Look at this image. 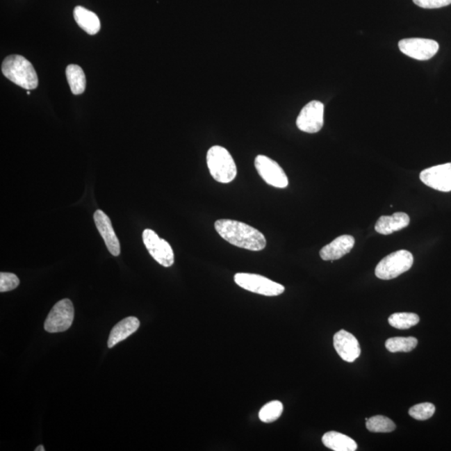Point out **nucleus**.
Here are the masks:
<instances>
[{
  "mask_svg": "<svg viewBox=\"0 0 451 451\" xmlns=\"http://www.w3.org/2000/svg\"><path fill=\"white\" fill-rule=\"evenodd\" d=\"M218 234L231 245L250 251H262L266 247L264 235L252 226L231 219H221L215 222Z\"/></svg>",
  "mask_w": 451,
  "mask_h": 451,
  "instance_id": "1",
  "label": "nucleus"
},
{
  "mask_svg": "<svg viewBox=\"0 0 451 451\" xmlns=\"http://www.w3.org/2000/svg\"><path fill=\"white\" fill-rule=\"evenodd\" d=\"M3 76L22 88L31 90L38 86V76L34 66L22 56H10L2 64Z\"/></svg>",
  "mask_w": 451,
  "mask_h": 451,
  "instance_id": "2",
  "label": "nucleus"
},
{
  "mask_svg": "<svg viewBox=\"0 0 451 451\" xmlns=\"http://www.w3.org/2000/svg\"><path fill=\"white\" fill-rule=\"evenodd\" d=\"M211 175L220 183H230L237 177L238 169L233 156L226 148L214 146L206 154Z\"/></svg>",
  "mask_w": 451,
  "mask_h": 451,
  "instance_id": "3",
  "label": "nucleus"
},
{
  "mask_svg": "<svg viewBox=\"0 0 451 451\" xmlns=\"http://www.w3.org/2000/svg\"><path fill=\"white\" fill-rule=\"evenodd\" d=\"M413 263V256L411 252L407 250L392 252L380 261L375 268V275L382 280L394 279L409 271Z\"/></svg>",
  "mask_w": 451,
  "mask_h": 451,
  "instance_id": "4",
  "label": "nucleus"
},
{
  "mask_svg": "<svg viewBox=\"0 0 451 451\" xmlns=\"http://www.w3.org/2000/svg\"><path fill=\"white\" fill-rule=\"evenodd\" d=\"M235 283L245 290L258 295L272 297L282 295L285 288L282 284L274 282L263 276L239 272L234 276Z\"/></svg>",
  "mask_w": 451,
  "mask_h": 451,
  "instance_id": "5",
  "label": "nucleus"
},
{
  "mask_svg": "<svg viewBox=\"0 0 451 451\" xmlns=\"http://www.w3.org/2000/svg\"><path fill=\"white\" fill-rule=\"evenodd\" d=\"M74 317L72 302L62 300L54 306L44 322V329L49 333H61L69 329Z\"/></svg>",
  "mask_w": 451,
  "mask_h": 451,
  "instance_id": "6",
  "label": "nucleus"
},
{
  "mask_svg": "<svg viewBox=\"0 0 451 451\" xmlns=\"http://www.w3.org/2000/svg\"><path fill=\"white\" fill-rule=\"evenodd\" d=\"M255 167L265 183L277 188L288 187V179L284 169L275 161L263 155L256 157Z\"/></svg>",
  "mask_w": 451,
  "mask_h": 451,
  "instance_id": "7",
  "label": "nucleus"
},
{
  "mask_svg": "<svg viewBox=\"0 0 451 451\" xmlns=\"http://www.w3.org/2000/svg\"><path fill=\"white\" fill-rule=\"evenodd\" d=\"M142 238L149 254L157 263L165 268L172 266L174 252L171 245L165 240L160 238L159 236L151 229L144 230Z\"/></svg>",
  "mask_w": 451,
  "mask_h": 451,
  "instance_id": "8",
  "label": "nucleus"
},
{
  "mask_svg": "<svg viewBox=\"0 0 451 451\" xmlns=\"http://www.w3.org/2000/svg\"><path fill=\"white\" fill-rule=\"evenodd\" d=\"M325 106L322 102L313 101L302 109L296 124L297 128L307 133H317L324 126Z\"/></svg>",
  "mask_w": 451,
  "mask_h": 451,
  "instance_id": "9",
  "label": "nucleus"
},
{
  "mask_svg": "<svg viewBox=\"0 0 451 451\" xmlns=\"http://www.w3.org/2000/svg\"><path fill=\"white\" fill-rule=\"evenodd\" d=\"M399 49L405 56L418 60H428L436 55L438 44L436 40L422 38L404 39Z\"/></svg>",
  "mask_w": 451,
  "mask_h": 451,
  "instance_id": "10",
  "label": "nucleus"
},
{
  "mask_svg": "<svg viewBox=\"0 0 451 451\" xmlns=\"http://www.w3.org/2000/svg\"><path fill=\"white\" fill-rule=\"evenodd\" d=\"M422 183L437 191L451 192V163L434 165L420 175Z\"/></svg>",
  "mask_w": 451,
  "mask_h": 451,
  "instance_id": "11",
  "label": "nucleus"
},
{
  "mask_svg": "<svg viewBox=\"0 0 451 451\" xmlns=\"http://www.w3.org/2000/svg\"><path fill=\"white\" fill-rule=\"evenodd\" d=\"M334 346L338 354L346 362L355 361L361 354L358 339L346 330L343 329L335 334Z\"/></svg>",
  "mask_w": 451,
  "mask_h": 451,
  "instance_id": "12",
  "label": "nucleus"
},
{
  "mask_svg": "<svg viewBox=\"0 0 451 451\" xmlns=\"http://www.w3.org/2000/svg\"><path fill=\"white\" fill-rule=\"evenodd\" d=\"M94 221L99 233L104 239L107 249L113 256H118L121 254V245H120L110 218L101 210H97L94 213Z\"/></svg>",
  "mask_w": 451,
  "mask_h": 451,
  "instance_id": "13",
  "label": "nucleus"
},
{
  "mask_svg": "<svg viewBox=\"0 0 451 451\" xmlns=\"http://www.w3.org/2000/svg\"><path fill=\"white\" fill-rule=\"evenodd\" d=\"M354 243L355 240L353 236L342 235L341 237L335 238L328 245L322 247L320 255L322 260L333 262V261L341 259L343 256L349 254L353 249Z\"/></svg>",
  "mask_w": 451,
  "mask_h": 451,
  "instance_id": "14",
  "label": "nucleus"
},
{
  "mask_svg": "<svg viewBox=\"0 0 451 451\" xmlns=\"http://www.w3.org/2000/svg\"><path fill=\"white\" fill-rule=\"evenodd\" d=\"M409 217L404 213H395L392 216H382L375 224V231L382 235H390L405 229L409 224Z\"/></svg>",
  "mask_w": 451,
  "mask_h": 451,
  "instance_id": "15",
  "label": "nucleus"
},
{
  "mask_svg": "<svg viewBox=\"0 0 451 451\" xmlns=\"http://www.w3.org/2000/svg\"><path fill=\"white\" fill-rule=\"evenodd\" d=\"M140 327V321L136 317H127L123 320L119 322L114 327L110 334L108 339V347L110 349L113 347L118 343L125 341L130 337L132 334L138 331Z\"/></svg>",
  "mask_w": 451,
  "mask_h": 451,
  "instance_id": "16",
  "label": "nucleus"
},
{
  "mask_svg": "<svg viewBox=\"0 0 451 451\" xmlns=\"http://www.w3.org/2000/svg\"><path fill=\"white\" fill-rule=\"evenodd\" d=\"M74 18L79 26L87 34L97 35L101 30V22L98 16L92 11L86 10L82 6H77L74 10Z\"/></svg>",
  "mask_w": 451,
  "mask_h": 451,
  "instance_id": "17",
  "label": "nucleus"
},
{
  "mask_svg": "<svg viewBox=\"0 0 451 451\" xmlns=\"http://www.w3.org/2000/svg\"><path fill=\"white\" fill-rule=\"evenodd\" d=\"M322 441L327 448L334 451H354L358 448L353 438L336 432L325 434Z\"/></svg>",
  "mask_w": 451,
  "mask_h": 451,
  "instance_id": "18",
  "label": "nucleus"
},
{
  "mask_svg": "<svg viewBox=\"0 0 451 451\" xmlns=\"http://www.w3.org/2000/svg\"><path fill=\"white\" fill-rule=\"evenodd\" d=\"M65 74L70 90L74 95H81L85 92V76L80 66L77 65H68Z\"/></svg>",
  "mask_w": 451,
  "mask_h": 451,
  "instance_id": "19",
  "label": "nucleus"
},
{
  "mask_svg": "<svg viewBox=\"0 0 451 451\" xmlns=\"http://www.w3.org/2000/svg\"><path fill=\"white\" fill-rule=\"evenodd\" d=\"M419 322L420 317L412 313H396L388 318V324L398 329H411Z\"/></svg>",
  "mask_w": 451,
  "mask_h": 451,
  "instance_id": "20",
  "label": "nucleus"
},
{
  "mask_svg": "<svg viewBox=\"0 0 451 451\" xmlns=\"http://www.w3.org/2000/svg\"><path fill=\"white\" fill-rule=\"evenodd\" d=\"M418 345L417 338L413 337H395L388 338L386 343V349L391 353L397 352H411L415 350Z\"/></svg>",
  "mask_w": 451,
  "mask_h": 451,
  "instance_id": "21",
  "label": "nucleus"
},
{
  "mask_svg": "<svg viewBox=\"0 0 451 451\" xmlns=\"http://www.w3.org/2000/svg\"><path fill=\"white\" fill-rule=\"evenodd\" d=\"M366 427L371 432L375 433H390L394 432L396 425L388 417L376 416L370 418L366 421Z\"/></svg>",
  "mask_w": 451,
  "mask_h": 451,
  "instance_id": "22",
  "label": "nucleus"
},
{
  "mask_svg": "<svg viewBox=\"0 0 451 451\" xmlns=\"http://www.w3.org/2000/svg\"><path fill=\"white\" fill-rule=\"evenodd\" d=\"M284 411V405L280 401L274 400L265 404L259 412V419L264 423H272L278 420Z\"/></svg>",
  "mask_w": 451,
  "mask_h": 451,
  "instance_id": "23",
  "label": "nucleus"
},
{
  "mask_svg": "<svg viewBox=\"0 0 451 451\" xmlns=\"http://www.w3.org/2000/svg\"><path fill=\"white\" fill-rule=\"evenodd\" d=\"M436 412V407L432 403H422L409 409V413L417 420H429Z\"/></svg>",
  "mask_w": 451,
  "mask_h": 451,
  "instance_id": "24",
  "label": "nucleus"
},
{
  "mask_svg": "<svg viewBox=\"0 0 451 451\" xmlns=\"http://www.w3.org/2000/svg\"><path fill=\"white\" fill-rule=\"evenodd\" d=\"M19 285L17 276L11 272H1L0 274V292L6 293L14 290Z\"/></svg>",
  "mask_w": 451,
  "mask_h": 451,
  "instance_id": "25",
  "label": "nucleus"
},
{
  "mask_svg": "<svg viewBox=\"0 0 451 451\" xmlns=\"http://www.w3.org/2000/svg\"><path fill=\"white\" fill-rule=\"evenodd\" d=\"M416 6L423 9H438L451 5V0H413Z\"/></svg>",
  "mask_w": 451,
  "mask_h": 451,
  "instance_id": "26",
  "label": "nucleus"
},
{
  "mask_svg": "<svg viewBox=\"0 0 451 451\" xmlns=\"http://www.w3.org/2000/svg\"><path fill=\"white\" fill-rule=\"evenodd\" d=\"M44 447L43 445H39L37 446V448L35 449V451H44Z\"/></svg>",
  "mask_w": 451,
  "mask_h": 451,
  "instance_id": "27",
  "label": "nucleus"
},
{
  "mask_svg": "<svg viewBox=\"0 0 451 451\" xmlns=\"http://www.w3.org/2000/svg\"><path fill=\"white\" fill-rule=\"evenodd\" d=\"M30 94H31L30 90H28V92H27V95H30Z\"/></svg>",
  "mask_w": 451,
  "mask_h": 451,
  "instance_id": "28",
  "label": "nucleus"
}]
</instances>
